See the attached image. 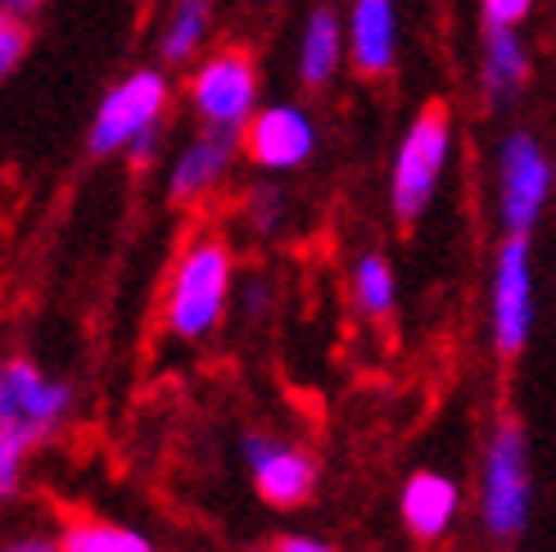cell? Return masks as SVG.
Masks as SVG:
<instances>
[{
    "label": "cell",
    "mask_w": 556,
    "mask_h": 552,
    "mask_svg": "<svg viewBox=\"0 0 556 552\" xmlns=\"http://www.w3.org/2000/svg\"><path fill=\"white\" fill-rule=\"evenodd\" d=\"M231 276L236 254L222 236H200L186 244L168 281V303H163V322L177 340L200 344L213 336L231 303Z\"/></svg>",
    "instance_id": "1"
},
{
    "label": "cell",
    "mask_w": 556,
    "mask_h": 552,
    "mask_svg": "<svg viewBox=\"0 0 556 552\" xmlns=\"http://www.w3.org/2000/svg\"><path fill=\"white\" fill-rule=\"evenodd\" d=\"M534 507V472H530V439L520 417L503 412L489 430L484 462H480V520L489 539L511 543L530 526Z\"/></svg>",
    "instance_id": "2"
},
{
    "label": "cell",
    "mask_w": 556,
    "mask_h": 552,
    "mask_svg": "<svg viewBox=\"0 0 556 552\" xmlns=\"http://www.w3.org/2000/svg\"><path fill=\"white\" fill-rule=\"evenodd\" d=\"M453 154V114L443 100H430L421 114L412 118L399 159H394V177H389V200H394L399 227H412L434 200V186L448 168Z\"/></svg>",
    "instance_id": "3"
},
{
    "label": "cell",
    "mask_w": 556,
    "mask_h": 552,
    "mask_svg": "<svg viewBox=\"0 0 556 552\" xmlns=\"http://www.w3.org/2000/svg\"><path fill=\"white\" fill-rule=\"evenodd\" d=\"M489 322L497 357H520L534 336V250L530 236H507L493 259V290H489Z\"/></svg>",
    "instance_id": "4"
},
{
    "label": "cell",
    "mask_w": 556,
    "mask_h": 552,
    "mask_svg": "<svg viewBox=\"0 0 556 552\" xmlns=\"http://www.w3.org/2000/svg\"><path fill=\"white\" fill-rule=\"evenodd\" d=\"M190 100L194 114L208 127L222 131H240L249 118L258 114V68H254V50L249 46H222L208 60L194 68L190 77Z\"/></svg>",
    "instance_id": "5"
},
{
    "label": "cell",
    "mask_w": 556,
    "mask_h": 552,
    "mask_svg": "<svg viewBox=\"0 0 556 552\" xmlns=\"http://www.w3.org/2000/svg\"><path fill=\"white\" fill-rule=\"evenodd\" d=\"M68 412H73V390L64 380L46 376L27 357H14V363L0 367V426H14L33 444H41L68 422Z\"/></svg>",
    "instance_id": "6"
},
{
    "label": "cell",
    "mask_w": 556,
    "mask_h": 552,
    "mask_svg": "<svg viewBox=\"0 0 556 552\" xmlns=\"http://www.w3.org/2000/svg\"><path fill=\"white\" fill-rule=\"evenodd\" d=\"M163 109H168V77H163L159 68H141V73L123 77L96 109L91 141H87L91 154L127 150L136 136H146L150 127L163 123Z\"/></svg>",
    "instance_id": "7"
},
{
    "label": "cell",
    "mask_w": 556,
    "mask_h": 552,
    "mask_svg": "<svg viewBox=\"0 0 556 552\" xmlns=\"http://www.w3.org/2000/svg\"><path fill=\"white\" fill-rule=\"evenodd\" d=\"M552 196V163L530 131H511L497 159V200L507 236H530Z\"/></svg>",
    "instance_id": "8"
},
{
    "label": "cell",
    "mask_w": 556,
    "mask_h": 552,
    "mask_svg": "<svg viewBox=\"0 0 556 552\" xmlns=\"http://www.w3.org/2000/svg\"><path fill=\"white\" fill-rule=\"evenodd\" d=\"M240 453H244L249 480H254L263 503L303 507L317 493V462L308 449L290 444V439H276L267 430H249L240 439Z\"/></svg>",
    "instance_id": "9"
},
{
    "label": "cell",
    "mask_w": 556,
    "mask_h": 552,
    "mask_svg": "<svg viewBox=\"0 0 556 552\" xmlns=\"http://www.w3.org/2000/svg\"><path fill=\"white\" fill-rule=\"evenodd\" d=\"M240 146L249 154V163H258L267 173H286L308 163L317 150V127L313 118L294 104H271L263 114H254L240 131Z\"/></svg>",
    "instance_id": "10"
},
{
    "label": "cell",
    "mask_w": 556,
    "mask_h": 552,
    "mask_svg": "<svg viewBox=\"0 0 556 552\" xmlns=\"http://www.w3.org/2000/svg\"><path fill=\"white\" fill-rule=\"evenodd\" d=\"M399 512H403V526H407L412 539L439 543L453 530V520L462 512V489H457L453 476H443V472H416L403 485Z\"/></svg>",
    "instance_id": "11"
},
{
    "label": "cell",
    "mask_w": 556,
    "mask_h": 552,
    "mask_svg": "<svg viewBox=\"0 0 556 552\" xmlns=\"http://www.w3.org/2000/svg\"><path fill=\"white\" fill-rule=\"evenodd\" d=\"M236 159V131H222V127H208L200 141H190L177 159V168L168 177V200L173 204H194L204 200L208 190L227 177Z\"/></svg>",
    "instance_id": "12"
},
{
    "label": "cell",
    "mask_w": 556,
    "mask_h": 552,
    "mask_svg": "<svg viewBox=\"0 0 556 552\" xmlns=\"http://www.w3.org/2000/svg\"><path fill=\"white\" fill-rule=\"evenodd\" d=\"M349 50L363 77H384L394 68V5L389 0H357L349 18Z\"/></svg>",
    "instance_id": "13"
},
{
    "label": "cell",
    "mask_w": 556,
    "mask_h": 552,
    "mask_svg": "<svg viewBox=\"0 0 556 552\" xmlns=\"http://www.w3.org/2000/svg\"><path fill=\"white\" fill-rule=\"evenodd\" d=\"M484 96L489 104H507L520 96L525 77H530V54L525 41L516 37V27H493L484 23Z\"/></svg>",
    "instance_id": "14"
},
{
    "label": "cell",
    "mask_w": 556,
    "mask_h": 552,
    "mask_svg": "<svg viewBox=\"0 0 556 552\" xmlns=\"http://www.w3.org/2000/svg\"><path fill=\"white\" fill-rule=\"evenodd\" d=\"M340 50H344V33H340V18L336 10H313L308 18V33H303V50H299V77L303 87H326L340 68Z\"/></svg>",
    "instance_id": "15"
},
{
    "label": "cell",
    "mask_w": 556,
    "mask_h": 552,
    "mask_svg": "<svg viewBox=\"0 0 556 552\" xmlns=\"http://www.w3.org/2000/svg\"><path fill=\"white\" fill-rule=\"evenodd\" d=\"M64 552H159L141 530L118 526V520L104 516H73L64 535H60Z\"/></svg>",
    "instance_id": "16"
},
{
    "label": "cell",
    "mask_w": 556,
    "mask_h": 552,
    "mask_svg": "<svg viewBox=\"0 0 556 552\" xmlns=\"http://www.w3.org/2000/svg\"><path fill=\"white\" fill-rule=\"evenodd\" d=\"M208 23H213V5L208 0H177V10L163 27V41H159V54L163 64H190L200 46L208 41Z\"/></svg>",
    "instance_id": "17"
},
{
    "label": "cell",
    "mask_w": 556,
    "mask_h": 552,
    "mask_svg": "<svg viewBox=\"0 0 556 552\" xmlns=\"http://www.w3.org/2000/svg\"><path fill=\"white\" fill-rule=\"evenodd\" d=\"M394 267H389L384 254H363L353 267V303L363 309V317L384 322L394 313Z\"/></svg>",
    "instance_id": "18"
},
{
    "label": "cell",
    "mask_w": 556,
    "mask_h": 552,
    "mask_svg": "<svg viewBox=\"0 0 556 552\" xmlns=\"http://www.w3.org/2000/svg\"><path fill=\"white\" fill-rule=\"evenodd\" d=\"M33 439L18 435L14 426H0V503H10L23 485V466L33 457Z\"/></svg>",
    "instance_id": "19"
},
{
    "label": "cell",
    "mask_w": 556,
    "mask_h": 552,
    "mask_svg": "<svg viewBox=\"0 0 556 552\" xmlns=\"http://www.w3.org/2000/svg\"><path fill=\"white\" fill-rule=\"evenodd\" d=\"M27 46H33V27H27V14L0 10V81H5L23 64Z\"/></svg>",
    "instance_id": "20"
},
{
    "label": "cell",
    "mask_w": 556,
    "mask_h": 552,
    "mask_svg": "<svg viewBox=\"0 0 556 552\" xmlns=\"http://www.w3.org/2000/svg\"><path fill=\"white\" fill-rule=\"evenodd\" d=\"M534 0H484V23L493 27H516L525 14H530Z\"/></svg>",
    "instance_id": "21"
},
{
    "label": "cell",
    "mask_w": 556,
    "mask_h": 552,
    "mask_svg": "<svg viewBox=\"0 0 556 552\" xmlns=\"http://www.w3.org/2000/svg\"><path fill=\"white\" fill-rule=\"evenodd\" d=\"M276 209H281V196H276V190H258V196H254V227L258 231L276 227Z\"/></svg>",
    "instance_id": "22"
},
{
    "label": "cell",
    "mask_w": 556,
    "mask_h": 552,
    "mask_svg": "<svg viewBox=\"0 0 556 552\" xmlns=\"http://www.w3.org/2000/svg\"><path fill=\"white\" fill-rule=\"evenodd\" d=\"M0 552H64L60 539H41V535H18V539H5Z\"/></svg>",
    "instance_id": "23"
},
{
    "label": "cell",
    "mask_w": 556,
    "mask_h": 552,
    "mask_svg": "<svg viewBox=\"0 0 556 552\" xmlns=\"http://www.w3.org/2000/svg\"><path fill=\"white\" fill-rule=\"evenodd\" d=\"M276 552H336V548L313 539V535H286L281 543H276Z\"/></svg>",
    "instance_id": "24"
},
{
    "label": "cell",
    "mask_w": 556,
    "mask_h": 552,
    "mask_svg": "<svg viewBox=\"0 0 556 552\" xmlns=\"http://www.w3.org/2000/svg\"><path fill=\"white\" fill-rule=\"evenodd\" d=\"M41 5H46V0H0V10H14V14H33Z\"/></svg>",
    "instance_id": "25"
}]
</instances>
